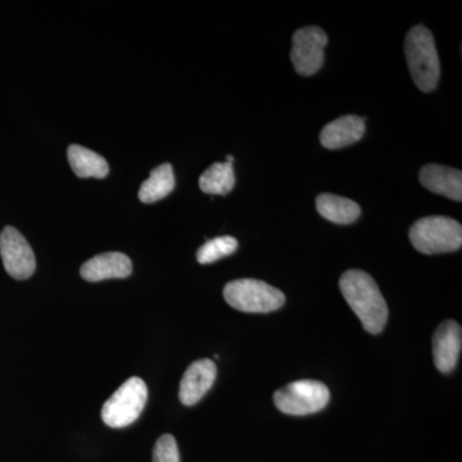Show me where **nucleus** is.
Listing matches in <instances>:
<instances>
[{
  "instance_id": "1",
  "label": "nucleus",
  "mask_w": 462,
  "mask_h": 462,
  "mask_svg": "<svg viewBox=\"0 0 462 462\" xmlns=\"http://www.w3.org/2000/svg\"><path fill=\"white\" fill-rule=\"evenodd\" d=\"M339 287L364 329L370 334L382 333L388 321V306L372 276L361 270H348L340 278Z\"/></svg>"
},
{
  "instance_id": "2",
  "label": "nucleus",
  "mask_w": 462,
  "mask_h": 462,
  "mask_svg": "<svg viewBox=\"0 0 462 462\" xmlns=\"http://www.w3.org/2000/svg\"><path fill=\"white\" fill-rule=\"evenodd\" d=\"M404 53L413 84L424 93L436 89L439 81V58L434 36L422 25L413 26L404 39Z\"/></svg>"
},
{
  "instance_id": "3",
  "label": "nucleus",
  "mask_w": 462,
  "mask_h": 462,
  "mask_svg": "<svg viewBox=\"0 0 462 462\" xmlns=\"http://www.w3.org/2000/svg\"><path fill=\"white\" fill-rule=\"evenodd\" d=\"M410 240L420 254H448L461 248L462 226L454 218L430 216L412 225Z\"/></svg>"
},
{
  "instance_id": "4",
  "label": "nucleus",
  "mask_w": 462,
  "mask_h": 462,
  "mask_svg": "<svg viewBox=\"0 0 462 462\" xmlns=\"http://www.w3.org/2000/svg\"><path fill=\"white\" fill-rule=\"evenodd\" d=\"M225 300L233 309L248 314H267L282 309L285 296L278 288L256 279H239L224 288Z\"/></svg>"
},
{
  "instance_id": "5",
  "label": "nucleus",
  "mask_w": 462,
  "mask_h": 462,
  "mask_svg": "<svg viewBox=\"0 0 462 462\" xmlns=\"http://www.w3.org/2000/svg\"><path fill=\"white\" fill-rule=\"evenodd\" d=\"M147 401V384L138 376H133L103 404V421L111 428L129 427L138 420Z\"/></svg>"
},
{
  "instance_id": "6",
  "label": "nucleus",
  "mask_w": 462,
  "mask_h": 462,
  "mask_svg": "<svg viewBox=\"0 0 462 462\" xmlns=\"http://www.w3.org/2000/svg\"><path fill=\"white\" fill-rule=\"evenodd\" d=\"M330 401L327 385L318 380H298L273 394V402L287 415L305 416L321 411Z\"/></svg>"
},
{
  "instance_id": "7",
  "label": "nucleus",
  "mask_w": 462,
  "mask_h": 462,
  "mask_svg": "<svg viewBox=\"0 0 462 462\" xmlns=\"http://www.w3.org/2000/svg\"><path fill=\"white\" fill-rule=\"evenodd\" d=\"M291 60L300 76H312L320 71L324 65V50L328 35L318 26H307L294 32Z\"/></svg>"
},
{
  "instance_id": "8",
  "label": "nucleus",
  "mask_w": 462,
  "mask_h": 462,
  "mask_svg": "<svg viewBox=\"0 0 462 462\" xmlns=\"http://www.w3.org/2000/svg\"><path fill=\"white\" fill-rule=\"evenodd\" d=\"M0 256L9 275L17 281H25L35 273L36 260L32 248L14 227H5L0 234Z\"/></svg>"
},
{
  "instance_id": "9",
  "label": "nucleus",
  "mask_w": 462,
  "mask_h": 462,
  "mask_svg": "<svg viewBox=\"0 0 462 462\" xmlns=\"http://www.w3.org/2000/svg\"><path fill=\"white\" fill-rule=\"evenodd\" d=\"M461 346V325L454 320L442 322L433 337L434 365L440 373L448 374L455 369Z\"/></svg>"
},
{
  "instance_id": "10",
  "label": "nucleus",
  "mask_w": 462,
  "mask_h": 462,
  "mask_svg": "<svg viewBox=\"0 0 462 462\" xmlns=\"http://www.w3.org/2000/svg\"><path fill=\"white\" fill-rule=\"evenodd\" d=\"M217 367L209 358L196 361L188 367L182 375L179 398L185 406L199 403L207 392L214 385Z\"/></svg>"
},
{
  "instance_id": "11",
  "label": "nucleus",
  "mask_w": 462,
  "mask_h": 462,
  "mask_svg": "<svg viewBox=\"0 0 462 462\" xmlns=\"http://www.w3.org/2000/svg\"><path fill=\"white\" fill-rule=\"evenodd\" d=\"M132 260L121 252H107L90 258L81 266L84 281L98 282L107 279H125L132 275Z\"/></svg>"
},
{
  "instance_id": "12",
  "label": "nucleus",
  "mask_w": 462,
  "mask_h": 462,
  "mask_svg": "<svg viewBox=\"0 0 462 462\" xmlns=\"http://www.w3.org/2000/svg\"><path fill=\"white\" fill-rule=\"evenodd\" d=\"M419 179L422 187L431 193L439 194L447 199L461 202L462 172L442 165H427L422 167Z\"/></svg>"
},
{
  "instance_id": "13",
  "label": "nucleus",
  "mask_w": 462,
  "mask_h": 462,
  "mask_svg": "<svg viewBox=\"0 0 462 462\" xmlns=\"http://www.w3.org/2000/svg\"><path fill=\"white\" fill-rule=\"evenodd\" d=\"M364 134V118L355 115L342 116L321 130L320 143L322 147L333 151L355 144L363 139Z\"/></svg>"
},
{
  "instance_id": "14",
  "label": "nucleus",
  "mask_w": 462,
  "mask_h": 462,
  "mask_svg": "<svg viewBox=\"0 0 462 462\" xmlns=\"http://www.w3.org/2000/svg\"><path fill=\"white\" fill-rule=\"evenodd\" d=\"M316 208L322 217L338 225L354 224L361 216V207L355 200L336 194H320L316 199Z\"/></svg>"
},
{
  "instance_id": "15",
  "label": "nucleus",
  "mask_w": 462,
  "mask_h": 462,
  "mask_svg": "<svg viewBox=\"0 0 462 462\" xmlns=\"http://www.w3.org/2000/svg\"><path fill=\"white\" fill-rule=\"evenodd\" d=\"M67 157H69L72 171L79 178L105 179L108 175L107 161L96 152L90 151V149L78 144L69 145Z\"/></svg>"
},
{
  "instance_id": "16",
  "label": "nucleus",
  "mask_w": 462,
  "mask_h": 462,
  "mask_svg": "<svg viewBox=\"0 0 462 462\" xmlns=\"http://www.w3.org/2000/svg\"><path fill=\"white\" fill-rule=\"evenodd\" d=\"M175 184L171 163H163V165L152 170L147 180L143 182L141 189H139V199L147 205L156 203L169 196L175 188Z\"/></svg>"
},
{
  "instance_id": "17",
  "label": "nucleus",
  "mask_w": 462,
  "mask_h": 462,
  "mask_svg": "<svg viewBox=\"0 0 462 462\" xmlns=\"http://www.w3.org/2000/svg\"><path fill=\"white\" fill-rule=\"evenodd\" d=\"M236 185L233 163L216 162L200 175L199 188L206 194L226 196Z\"/></svg>"
},
{
  "instance_id": "18",
  "label": "nucleus",
  "mask_w": 462,
  "mask_h": 462,
  "mask_svg": "<svg viewBox=\"0 0 462 462\" xmlns=\"http://www.w3.org/2000/svg\"><path fill=\"white\" fill-rule=\"evenodd\" d=\"M238 240L233 236H218V238L208 240L199 249L197 260L202 264L216 263L221 258L233 254L238 249Z\"/></svg>"
},
{
  "instance_id": "19",
  "label": "nucleus",
  "mask_w": 462,
  "mask_h": 462,
  "mask_svg": "<svg viewBox=\"0 0 462 462\" xmlns=\"http://www.w3.org/2000/svg\"><path fill=\"white\" fill-rule=\"evenodd\" d=\"M152 462H180L178 443L171 434H165L157 440Z\"/></svg>"
},
{
  "instance_id": "20",
  "label": "nucleus",
  "mask_w": 462,
  "mask_h": 462,
  "mask_svg": "<svg viewBox=\"0 0 462 462\" xmlns=\"http://www.w3.org/2000/svg\"><path fill=\"white\" fill-rule=\"evenodd\" d=\"M234 157L233 156H227L226 157V162L233 163Z\"/></svg>"
}]
</instances>
